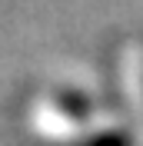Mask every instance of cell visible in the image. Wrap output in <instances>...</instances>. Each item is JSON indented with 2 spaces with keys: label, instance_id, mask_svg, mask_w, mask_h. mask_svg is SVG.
<instances>
[{
  "label": "cell",
  "instance_id": "obj_1",
  "mask_svg": "<svg viewBox=\"0 0 143 146\" xmlns=\"http://www.w3.org/2000/svg\"><path fill=\"white\" fill-rule=\"evenodd\" d=\"M83 146H133V143L123 129H103V133H93Z\"/></svg>",
  "mask_w": 143,
  "mask_h": 146
},
{
  "label": "cell",
  "instance_id": "obj_2",
  "mask_svg": "<svg viewBox=\"0 0 143 146\" xmlns=\"http://www.w3.org/2000/svg\"><path fill=\"white\" fill-rule=\"evenodd\" d=\"M60 100L70 106V116H87V113H83V110H87V100H83V96L77 100V96H70V93H63Z\"/></svg>",
  "mask_w": 143,
  "mask_h": 146
}]
</instances>
